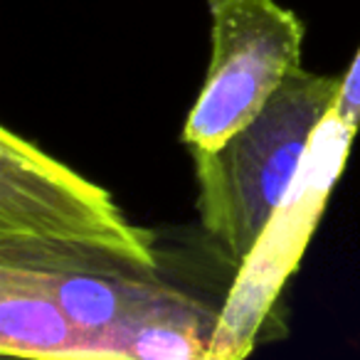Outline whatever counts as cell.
<instances>
[{
  "mask_svg": "<svg viewBox=\"0 0 360 360\" xmlns=\"http://www.w3.org/2000/svg\"><path fill=\"white\" fill-rule=\"evenodd\" d=\"M340 82L301 67L245 129L217 148L191 150L200 225L235 269L289 198L321 124L335 109Z\"/></svg>",
  "mask_w": 360,
  "mask_h": 360,
  "instance_id": "6da1fadb",
  "label": "cell"
},
{
  "mask_svg": "<svg viewBox=\"0 0 360 360\" xmlns=\"http://www.w3.org/2000/svg\"><path fill=\"white\" fill-rule=\"evenodd\" d=\"M212 52L202 89L183 126L191 150H210L245 129L301 70L306 27L276 0H207Z\"/></svg>",
  "mask_w": 360,
  "mask_h": 360,
  "instance_id": "7a4b0ae2",
  "label": "cell"
},
{
  "mask_svg": "<svg viewBox=\"0 0 360 360\" xmlns=\"http://www.w3.org/2000/svg\"><path fill=\"white\" fill-rule=\"evenodd\" d=\"M0 237L106 250L158 264L155 232L126 220L114 198L13 129H0Z\"/></svg>",
  "mask_w": 360,
  "mask_h": 360,
  "instance_id": "3957f363",
  "label": "cell"
},
{
  "mask_svg": "<svg viewBox=\"0 0 360 360\" xmlns=\"http://www.w3.org/2000/svg\"><path fill=\"white\" fill-rule=\"evenodd\" d=\"M355 134L358 131L340 124L333 111L326 116L289 198L245 264L237 269L235 284L220 306L210 360H245L255 348L271 306L291 271L299 266Z\"/></svg>",
  "mask_w": 360,
  "mask_h": 360,
  "instance_id": "277c9868",
  "label": "cell"
},
{
  "mask_svg": "<svg viewBox=\"0 0 360 360\" xmlns=\"http://www.w3.org/2000/svg\"><path fill=\"white\" fill-rule=\"evenodd\" d=\"M0 355L3 360H99L52 291L47 274L0 262Z\"/></svg>",
  "mask_w": 360,
  "mask_h": 360,
  "instance_id": "5b68a950",
  "label": "cell"
},
{
  "mask_svg": "<svg viewBox=\"0 0 360 360\" xmlns=\"http://www.w3.org/2000/svg\"><path fill=\"white\" fill-rule=\"evenodd\" d=\"M335 119L348 129H360V50L355 52L353 62H350L348 72L343 75L340 82V94L333 109Z\"/></svg>",
  "mask_w": 360,
  "mask_h": 360,
  "instance_id": "8992f818",
  "label": "cell"
}]
</instances>
